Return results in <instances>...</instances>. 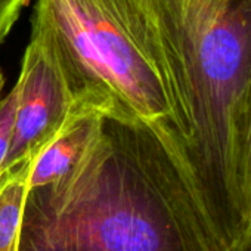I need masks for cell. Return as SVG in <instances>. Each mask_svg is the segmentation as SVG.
I'll list each match as a JSON object with an SVG mask.
<instances>
[{
	"label": "cell",
	"instance_id": "obj_1",
	"mask_svg": "<svg viewBox=\"0 0 251 251\" xmlns=\"http://www.w3.org/2000/svg\"><path fill=\"white\" fill-rule=\"evenodd\" d=\"M167 98L225 250L247 230L239 161L251 81V0H118Z\"/></svg>",
	"mask_w": 251,
	"mask_h": 251
},
{
	"label": "cell",
	"instance_id": "obj_2",
	"mask_svg": "<svg viewBox=\"0 0 251 251\" xmlns=\"http://www.w3.org/2000/svg\"><path fill=\"white\" fill-rule=\"evenodd\" d=\"M18 251H226L189 172L145 124L105 117L62 180L27 194Z\"/></svg>",
	"mask_w": 251,
	"mask_h": 251
},
{
	"label": "cell",
	"instance_id": "obj_3",
	"mask_svg": "<svg viewBox=\"0 0 251 251\" xmlns=\"http://www.w3.org/2000/svg\"><path fill=\"white\" fill-rule=\"evenodd\" d=\"M31 25L52 45L77 109L145 124L192 175L163 84L118 0H37Z\"/></svg>",
	"mask_w": 251,
	"mask_h": 251
},
{
	"label": "cell",
	"instance_id": "obj_4",
	"mask_svg": "<svg viewBox=\"0 0 251 251\" xmlns=\"http://www.w3.org/2000/svg\"><path fill=\"white\" fill-rule=\"evenodd\" d=\"M15 87L14 132L0 177L31 166L77 111L52 45L37 28L31 27Z\"/></svg>",
	"mask_w": 251,
	"mask_h": 251
},
{
	"label": "cell",
	"instance_id": "obj_5",
	"mask_svg": "<svg viewBox=\"0 0 251 251\" xmlns=\"http://www.w3.org/2000/svg\"><path fill=\"white\" fill-rule=\"evenodd\" d=\"M105 117L95 109H77L31 163L28 191L53 185L73 173L99 138Z\"/></svg>",
	"mask_w": 251,
	"mask_h": 251
},
{
	"label": "cell",
	"instance_id": "obj_6",
	"mask_svg": "<svg viewBox=\"0 0 251 251\" xmlns=\"http://www.w3.org/2000/svg\"><path fill=\"white\" fill-rule=\"evenodd\" d=\"M30 166L0 177V251H18Z\"/></svg>",
	"mask_w": 251,
	"mask_h": 251
},
{
	"label": "cell",
	"instance_id": "obj_7",
	"mask_svg": "<svg viewBox=\"0 0 251 251\" xmlns=\"http://www.w3.org/2000/svg\"><path fill=\"white\" fill-rule=\"evenodd\" d=\"M239 194H241V205H242L245 225H247V229H250L251 227V81H250V89H248L242 145H241Z\"/></svg>",
	"mask_w": 251,
	"mask_h": 251
},
{
	"label": "cell",
	"instance_id": "obj_8",
	"mask_svg": "<svg viewBox=\"0 0 251 251\" xmlns=\"http://www.w3.org/2000/svg\"><path fill=\"white\" fill-rule=\"evenodd\" d=\"M17 108V87L14 86L6 96H0V175L5 164V160L9 152L14 120Z\"/></svg>",
	"mask_w": 251,
	"mask_h": 251
},
{
	"label": "cell",
	"instance_id": "obj_9",
	"mask_svg": "<svg viewBox=\"0 0 251 251\" xmlns=\"http://www.w3.org/2000/svg\"><path fill=\"white\" fill-rule=\"evenodd\" d=\"M28 0H0V45L8 37Z\"/></svg>",
	"mask_w": 251,
	"mask_h": 251
},
{
	"label": "cell",
	"instance_id": "obj_10",
	"mask_svg": "<svg viewBox=\"0 0 251 251\" xmlns=\"http://www.w3.org/2000/svg\"><path fill=\"white\" fill-rule=\"evenodd\" d=\"M227 251H251V227L245 230L229 248Z\"/></svg>",
	"mask_w": 251,
	"mask_h": 251
},
{
	"label": "cell",
	"instance_id": "obj_11",
	"mask_svg": "<svg viewBox=\"0 0 251 251\" xmlns=\"http://www.w3.org/2000/svg\"><path fill=\"white\" fill-rule=\"evenodd\" d=\"M3 84H5V77H3L2 68H0V96H2V89H3Z\"/></svg>",
	"mask_w": 251,
	"mask_h": 251
}]
</instances>
